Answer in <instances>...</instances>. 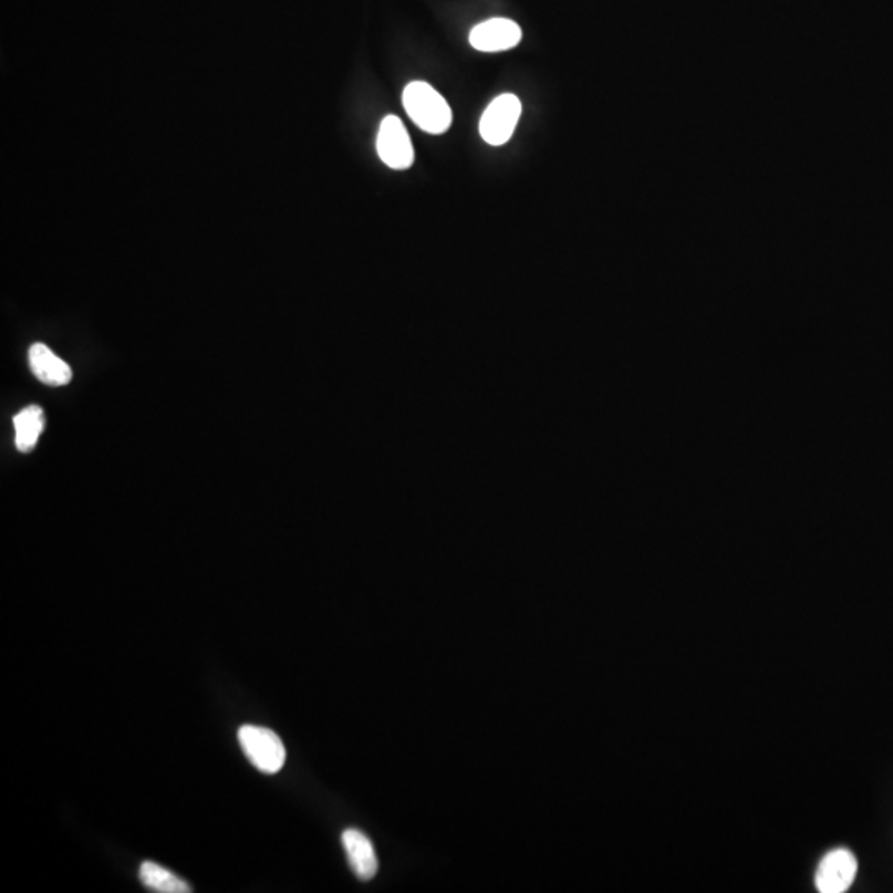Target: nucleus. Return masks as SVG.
I'll list each match as a JSON object with an SVG mask.
<instances>
[{"label":"nucleus","instance_id":"obj_2","mask_svg":"<svg viewBox=\"0 0 893 893\" xmlns=\"http://www.w3.org/2000/svg\"><path fill=\"white\" fill-rule=\"evenodd\" d=\"M239 744L249 761L266 775H276L285 765V745L270 728L243 725L239 730Z\"/></svg>","mask_w":893,"mask_h":893},{"label":"nucleus","instance_id":"obj_5","mask_svg":"<svg viewBox=\"0 0 893 893\" xmlns=\"http://www.w3.org/2000/svg\"><path fill=\"white\" fill-rule=\"evenodd\" d=\"M858 875V861L848 849L829 852L816 874V887L821 893L848 892Z\"/></svg>","mask_w":893,"mask_h":893},{"label":"nucleus","instance_id":"obj_6","mask_svg":"<svg viewBox=\"0 0 893 893\" xmlns=\"http://www.w3.org/2000/svg\"><path fill=\"white\" fill-rule=\"evenodd\" d=\"M521 29L510 19H490L478 23L470 32V43L480 52H505L520 43Z\"/></svg>","mask_w":893,"mask_h":893},{"label":"nucleus","instance_id":"obj_7","mask_svg":"<svg viewBox=\"0 0 893 893\" xmlns=\"http://www.w3.org/2000/svg\"><path fill=\"white\" fill-rule=\"evenodd\" d=\"M341 842H343L347 861L356 878L364 882L374 879L380 869V862H377L371 839L357 829H346L341 835Z\"/></svg>","mask_w":893,"mask_h":893},{"label":"nucleus","instance_id":"obj_4","mask_svg":"<svg viewBox=\"0 0 893 893\" xmlns=\"http://www.w3.org/2000/svg\"><path fill=\"white\" fill-rule=\"evenodd\" d=\"M377 153L391 169H409L414 163V148L406 126L397 116L390 115L381 123L377 133Z\"/></svg>","mask_w":893,"mask_h":893},{"label":"nucleus","instance_id":"obj_3","mask_svg":"<svg viewBox=\"0 0 893 893\" xmlns=\"http://www.w3.org/2000/svg\"><path fill=\"white\" fill-rule=\"evenodd\" d=\"M520 115L521 103L517 96L511 95V93L498 96L481 116V138L491 146L505 145L513 136Z\"/></svg>","mask_w":893,"mask_h":893},{"label":"nucleus","instance_id":"obj_9","mask_svg":"<svg viewBox=\"0 0 893 893\" xmlns=\"http://www.w3.org/2000/svg\"><path fill=\"white\" fill-rule=\"evenodd\" d=\"M13 427H15L17 450L29 454L35 448L39 437L45 429V414L42 407L29 406L20 411L13 417Z\"/></svg>","mask_w":893,"mask_h":893},{"label":"nucleus","instance_id":"obj_8","mask_svg":"<svg viewBox=\"0 0 893 893\" xmlns=\"http://www.w3.org/2000/svg\"><path fill=\"white\" fill-rule=\"evenodd\" d=\"M29 363L40 383L59 387L66 386L72 381V367L65 361L60 360L45 344L35 343L30 346Z\"/></svg>","mask_w":893,"mask_h":893},{"label":"nucleus","instance_id":"obj_10","mask_svg":"<svg viewBox=\"0 0 893 893\" xmlns=\"http://www.w3.org/2000/svg\"><path fill=\"white\" fill-rule=\"evenodd\" d=\"M139 879H142L143 884L149 889V891L157 892V893H189L193 892V887L187 884L186 881L183 879L177 878L176 874L173 872L167 871V869L160 868V865L154 864V862H143L142 869H139Z\"/></svg>","mask_w":893,"mask_h":893},{"label":"nucleus","instance_id":"obj_1","mask_svg":"<svg viewBox=\"0 0 893 893\" xmlns=\"http://www.w3.org/2000/svg\"><path fill=\"white\" fill-rule=\"evenodd\" d=\"M403 105L411 120L430 135H443L450 128V106L429 83H409L403 93Z\"/></svg>","mask_w":893,"mask_h":893}]
</instances>
